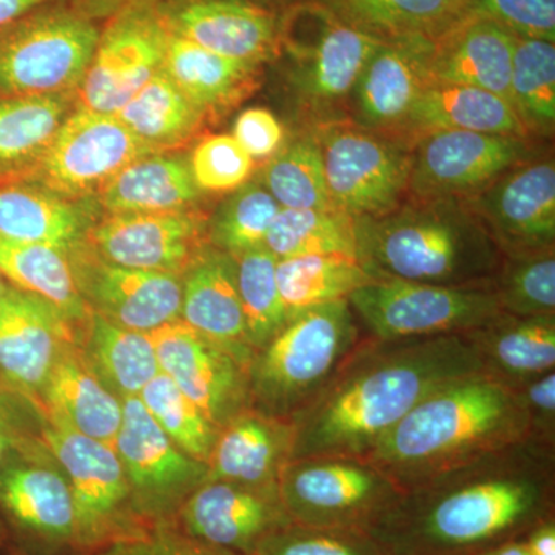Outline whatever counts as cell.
Masks as SVG:
<instances>
[{"label": "cell", "mask_w": 555, "mask_h": 555, "mask_svg": "<svg viewBox=\"0 0 555 555\" xmlns=\"http://www.w3.org/2000/svg\"><path fill=\"white\" fill-rule=\"evenodd\" d=\"M554 444L529 438L403 489L366 531L387 555H477L546 520Z\"/></svg>", "instance_id": "1"}, {"label": "cell", "mask_w": 555, "mask_h": 555, "mask_svg": "<svg viewBox=\"0 0 555 555\" xmlns=\"http://www.w3.org/2000/svg\"><path fill=\"white\" fill-rule=\"evenodd\" d=\"M483 371L480 352L466 334L363 338L315 400L292 420L291 460L363 459L420 401Z\"/></svg>", "instance_id": "2"}, {"label": "cell", "mask_w": 555, "mask_h": 555, "mask_svg": "<svg viewBox=\"0 0 555 555\" xmlns=\"http://www.w3.org/2000/svg\"><path fill=\"white\" fill-rule=\"evenodd\" d=\"M532 438L516 390L489 372L427 396L363 460L403 491L488 452Z\"/></svg>", "instance_id": "3"}, {"label": "cell", "mask_w": 555, "mask_h": 555, "mask_svg": "<svg viewBox=\"0 0 555 555\" xmlns=\"http://www.w3.org/2000/svg\"><path fill=\"white\" fill-rule=\"evenodd\" d=\"M353 225L357 262L372 280L492 288L502 268V250L463 199L411 198Z\"/></svg>", "instance_id": "4"}, {"label": "cell", "mask_w": 555, "mask_h": 555, "mask_svg": "<svg viewBox=\"0 0 555 555\" xmlns=\"http://www.w3.org/2000/svg\"><path fill=\"white\" fill-rule=\"evenodd\" d=\"M349 299L288 317L248 366V408L292 422L334 378L363 339Z\"/></svg>", "instance_id": "5"}, {"label": "cell", "mask_w": 555, "mask_h": 555, "mask_svg": "<svg viewBox=\"0 0 555 555\" xmlns=\"http://www.w3.org/2000/svg\"><path fill=\"white\" fill-rule=\"evenodd\" d=\"M379 40L310 0L283 11L280 50L286 80L312 130L341 124L364 65Z\"/></svg>", "instance_id": "6"}, {"label": "cell", "mask_w": 555, "mask_h": 555, "mask_svg": "<svg viewBox=\"0 0 555 555\" xmlns=\"http://www.w3.org/2000/svg\"><path fill=\"white\" fill-rule=\"evenodd\" d=\"M101 25L69 0H60L0 33V98L78 93Z\"/></svg>", "instance_id": "7"}, {"label": "cell", "mask_w": 555, "mask_h": 555, "mask_svg": "<svg viewBox=\"0 0 555 555\" xmlns=\"http://www.w3.org/2000/svg\"><path fill=\"white\" fill-rule=\"evenodd\" d=\"M43 440L60 463L75 502L78 555L149 531L139 517L118 452L47 416Z\"/></svg>", "instance_id": "8"}, {"label": "cell", "mask_w": 555, "mask_h": 555, "mask_svg": "<svg viewBox=\"0 0 555 555\" xmlns=\"http://www.w3.org/2000/svg\"><path fill=\"white\" fill-rule=\"evenodd\" d=\"M278 492L292 524L366 532L401 489L366 460L312 456L284 466Z\"/></svg>", "instance_id": "9"}, {"label": "cell", "mask_w": 555, "mask_h": 555, "mask_svg": "<svg viewBox=\"0 0 555 555\" xmlns=\"http://www.w3.org/2000/svg\"><path fill=\"white\" fill-rule=\"evenodd\" d=\"M361 328L378 341L462 335L502 313L494 288L372 280L349 298Z\"/></svg>", "instance_id": "10"}, {"label": "cell", "mask_w": 555, "mask_h": 555, "mask_svg": "<svg viewBox=\"0 0 555 555\" xmlns=\"http://www.w3.org/2000/svg\"><path fill=\"white\" fill-rule=\"evenodd\" d=\"M315 131L334 208L352 219H364L383 217L404 203L414 147L346 124Z\"/></svg>", "instance_id": "11"}, {"label": "cell", "mask_w": 555, "mask_h": 555, "mask_svg": "<svg viewBox=\"0 0 555 555\" xmlns=\"http://www.w3.org/2000/svg\"><path fill=\"white\" fill-rule=\"evenodd\" d=\"M112 113L76 105L24 178L69 199H90L124 167L155 153Z\"/></svg>", "instance_id": "12"}, {"label": "cell", "mask_w": 555, "mask_h": 555, "mask_svg": "<svg viewBox=\"0 0 555 555\" xmlns=\"http://www.w3.org/2000/svg\"><path fill=\"white\" fill-rule=\"evenodd\" d=\"M122 409L113 448L129 481L134 509L150 528L170 525L179 507L207 481L208 465L179 449L138 397L124 400Z\"/></svg>", "instance_id": "13"}, {"label": "cell", "mask_w": 555, "mask_h": 555, "mask_svg": "<svg viewBox=\"0 0 555 555\" xmlns=\"http://www.w3.org/2000/svg\"><path fill=\"white\" fill-rule=\"evenodd\" d=\"M170 30L158 3H137L102 22L78 105L116 115L163 69Z\"/></svg>", "instance_id": "14"}, {"label": "cell", "mask_w": 555, "mask_h": 555, "mask_svg": "<svg viewBox=\"0 0 555 555\" xmlns=\"http://www.w3.org/2000/svg\"><path fill=\"white\" fill-rule=\"evenodd\" d=\"M0 517L24 553L78 555L72 489L49 447L0 467Z\"/></svg>", "instance_id": "15"}, {"label": "cell", "mask_w": 555, "mask_h": 555, "mask_svg": "<svg viewBox=\"0 0 555 555\" xmlns=\"http://www.w3.org/2000/svg\"><path fill=\"white\" fill-rule=\"evenodd\" d=\"M409 196L466 199L531 156L528 138L437 130L412 149Z\"/></svg>", "instance_id": "16"}, {"label": "cell", "mask_w": 555, "mask_h": 555, "mask_svg": "<svg viewBox=\"0 0 555 555\" xmlns=\"http://www.w3.org/2000/svg\"><path fill=\"white\" fill-rule=\"evenodd\" d=\"M67 257L87 308L109 323L152 334L181 320V276L113 264L89 241Z\"/></svg>", "instance_id": "17"}, {"label": "cell", "mask_w": 555, "mask_h": 555, "mask_svg": "<svg viewBox=\"0 0 555 555\" xmlns=\"http://www.w3.org/2000/svg\"><path fill=\"white\" fill-rule=\"evenodd\" d=\"M170 525L207 545L254 555L266 537L292 520L278 486L207 480L179 507Z\"/></svg>", "instance_id": "18"}, {"label": "cell", "mask_w": 555, "mask_h": 555, "mask_svg": "<svg viewBox=\"0 0 555 555\" xmlns=\"http://www.w3.org/2000/svg\"><path fill=\"white\" fill-rule=\"evenodd\" d=\"M463 201L503 255L554 247L553 158L525 160Z\"/></svg>", "instance_id": "19"}, {"label": "cell", "mask_w": 555, "mask_h": 555, "mask_svg": "<svg viewBox=\"0 0 555 555\" xmlns=\"http://www.w3.org/2000/svg\"><path fill=\"white\" fill-rule=\"evenodd\" d=\"M159 369L218 426L248 409V371L181 320L152 332Z\"/></svg>", "instance_id": "20"}, {"label": "cell", "mask_w": 555, "mask_h": 555, "mask_svg": "<svg viewBox=\"0 0 555 555\" xmlns=\"http://www.w3.org/2000/svg\"><path fill=\"white\" fill-rule=\"evenodd\" d=\"M89 244L113 264L182 276L208 244L207 221L195 210L107 215Z\"/></svg>", "instance_id": "21"}, {"label": "cell", "mask_w": 555, "mask_h": 555, "mask_svg": "<svg viewBox=\"0 0 555 555\" xmlns=\"http://www.w3.org/2000/svg\"><path fill=\"white\" fill-rule=\"evenodd\" d=\"M171 35L208 51L261 68L276 60L283 11L255 0H164Z\"/></svg>", "instance_id": "22"}, {"label": "cell", "mask_w": 555, "mask_h": 555, "mask_svg": "<svg viewBox=\"0 0 555 555\" xmlns=\"http://www.w3.org/2000/svg\"><path fill=\"white\" fill-rule=\"evenodd\" d=\"M76 339L78 328L53 305L9 284L0 298V382L39 403L62 350Z\"/></svg>", "instance_id": "23"}, {"label": "cell", "mask_w": 555, "mask_h": 555, "mask_svg": "<svg viewBox=\"0 0 555 555\" xmlns=\"http://www.w3.org/2000/svg\"><path fill=\"white\" fill-rule=\"evenodd\" d=\"M430 47L433 42L425 39L379 43L350 96L353 126L377 133L403 129L420 93L429 83Z\"/></svg>", "instance_id": "24"}, {"label": "cell", "mask_w": 555, "mask_h": 555, "mask_svg": "<svg viewBox=\"0 0 555 555\" xmlns=\"http://www.w3.org/2000/svg\"><path fill=\"white\" fill-rule=\"evenodd\" d=\"M181 321L228 350L244 367L255 357L236 283V259L207 244L185 270Z\"/></svg>", "instance_id": "25"}, {"label": "cell", "mask_w": 555, "mask_h": 555, "mask_svg": "<svg viewBox=\"0 0 555 555\" xmlns=\"http://www.w3.org/2000/svg\"><path fill=\"white\" fill-rule=\"evenodd\" d=\"M516 36L492 22L466 16L434 40L427 60L429 82L477 87L511 104Z\"/></svg>", "instance_id": "26"}, {"label": "cell", "mask_w": 555, "mask_h": 555, "mask_svg": "<svg viewBox=\"0 0 555 555\" xmlns=\"http://www.w3.org/2000/svg\"><path fill=\"white\" fill-rule=\"evenodd\" d=\"M96 222L90 199L65 198L27 179L0 182L3 238L46 244L68 255L89 241Z\"/></svg>", "instance_id": "27"}, {"label": "cell", "mask_w": 555, "mask_h": 555, "mask_svg": "<svg viewBox=\"0 0 555 555\" xmlns=\"http://www.w3.org/2000/svg\"><path fill=\"white\" fill-rule=\"evenodd\" d=\"M292 443L291 422L248 408L219 433L207 480L278 486L281 470L291 462Z\"/></svg>", "instance_id": "28"}, {"label": "cell", "mask_w": 555, "mask_h": 555, "mask_svg": "<svg viewBox=\"0 0 555 555\" xmlns=\"http://www.w3.org/2000/svg\"><path fill=\"white\" fill-rule=\"evenodd\" d=\"M49 418L60 420L82 436L115 444L122 423V400L90 371L76 341L62 350L39 397Z\"/></svg>", "instance_id": "29"}, {"label": "cell", "mask_w": 555, "mask_h": 555, "mask_svg": "<svg viewBox=\"0 0 555 555\" xmlns=\"http://www.w3.org/2000/svg\"><path fill=\"white\" fill-rule=\"evenodd\" d=\"M437 130L529 137L505 98L477 87L429 82L400 131L422 137Z\"/></svg>", "instance_id": "30"}, {"label": "cell", "mask_w": 555, "mask_h": 555, "mask_svg": "<svg viewBox=\"0 0 555 555\" xmlns=\"http://www.w3.org/2000/svg\"><path fill=\"white\" fill-rule=\"evenodd\" d=\"M486 372L517 386L554 371L555 315L516 317L499 313L483 326L467 332Z\"/></svg>", "instance_id": "31"}, {"label": "cell", "mask_w": 555, "mask_h": 555, "mask_svg": "<svg viewBox=\"0 0 555 555\" xmlns=\"http://www.w3.org/2000/svg\"><path fill=\"white\" fill-rule=\"evenodd\" d=\"M199 192L189 160L155 152L124 167L101 190L100 203L107 215L167 214L189 210Z\"/></svg>", "instance_id": "32"}, {"label": "cell", "mask_w": 555, "mask_h": 555, "mask_svg": "<svg viewBox=\"0 0 555 555\" xmlns=\"http://www.w3.org/2000/svg\"><path fill=\"white\" fill-rule=\"evenodd\" d=\"M87 366L119 400L139 397L159 374L152 335L130 331L90 313L76 339Z\"/></svg>", "instance_id": "33"}, {"label": "cell", "mask_w": 555, "mask_h": 555, "mask_svg": "<svg viewBox=\"0 0 555 555\" xmlns=\"http://www.w3.org/2000/svg\"><path fill=\"white\" fill-rule=\"evenodd\" d=\"M358 31L379 40H437L466 17L467 0H315Z\"/></svg>", "instance_id": "34"}, {"label": "cell", "mask_w": 555, "mask_h": 555, "mask_svg": "<svg viewBox=\"0 0 555 555\" xmlns=\"http://www.w3.org/2000/svg\"><path fill=\"white\" fill-rule=\"evenodd\" d=\"M76 94L0 98V182L24 178L75 109Z\"/></svg>", "instance_id": "35"}, {"label": "cell", "mask_w": 555, "mask_h": 555, "mask_svg": "<svg viewBox=\"0 0 555 555\" xmlns=\"http://www.w3.org/2000/svg\"><path fill=\"white\" fill-rule=\"evenodd\" d=\"M259 69L254 65L219 56L171 33L163 65V72L171 82L204 115L240 101L254 86Z\"/></svg>", "instance_id": "36"}, {"label": "cell", "mask_w": 555, "mask_h": 555, "mask_svg": "<svg viewBox=\"0 0 555 555\" xmlns=\"http://www.w3.org/2000/svg\"><path fill=\"white\" fill-rule=\"evenodd\" d=\"M0 275L10 286L49 301L78 328L90 318L64 251L0 236Z\"/></svg>", "instance_id": "37"}, {"label": "cell", "mask_w": 555, "mask_h": 555, "mask_svg": "<svg viewBox=\"0 0 555 555\" xmlns=\"http://www.w3.org/2000/svg\"><path fill=\"white\" fill-rule=\"evenodd\" d=\"M116 116L134 137L156 152L188 142L206 118L163 69Z\"/></svg>", "instance_id": "38"}, {"label": "cell", "mask_w": 555, "mask_h": 555, "mask_svg": "<svg viewBox=\"0 0 555 555\" xmlns=\"http://www.w3.org/2000/svg\"><path fill=\"white\" fill-rule=\"evenodd\" d=\"M278 287L287 315L299 310L347 299L372 278L357 259L335 255H310L278 259Z\"/></svg>", "instance_id": "39"}, {"label": "cell", "mask_w": 555, "mask_h": 555, "mask_svg": "<svg viewBox=\"0 0 555 555\" xmlns=\"http://www.w3.org/2000/svg\"><path fill=\"white\" fill-rule=\"evenodd\" d=\"M264 247L276 259L335 255L356 259V225L343 211L281 208Z\"/></svg>", "instance_id": "40"}, {"label": "cell", "mask_w": 555, "mask_h": 555, "mask_svg": "<svg viewBox=\"0 0 555 555\" xmlns=\"http://www.w3.org/2000/svg\"><path fill=\"white\" fill-rule=\"evenodd\" d=\"M511 105L526 133L551 137L555 126V43L516 38Z\"/></svg>", "instance_id": "41"}, {"label": "cell", "mask_w": 555, "mask_h": 555, "mask_svg": "<svg viewBox=\"0 0 555 555\" xmlns=\"http://www.w3.org/2000/svg\"><path fill=\"white\" fill-rule=\"evenodd\" d=\"M261 184L281 208H334L328 198L323 153L317 131L301 134L280 150L262 170Z\"/></svg>", "instance_id": "42"}, {"label": "cell", "mask_w": 555, "mask_h": 555, "mask_svg": "<svg viewBox=\"0 0 555 555\" xmlns=\"http://www.w3.org/2000/svg\"><path fill=\"white\" fill-rule=\"evenodd\" d=\"M280 210L261 182H246L207 222L208 244L233 258L262 247Z\"/></svg>", "instance_id": "43"}, {"label": "cell", "mask_w": 555, "mask_h": 555, "mask_svg": "<svg viewBox=\"0 0 555 555\" xmlns=\"http://www.w3.org/2000/svg\"><path fill=\"white\" fill-rule=\"evenodd\" d=\"M236 259V283L248 341L255 353L286 326L288 315L276 280L278 259L266 248L257 247Z\"/></svg>", "instance_id": "44"}, {"label": "cell", "mask_w": 555, "mask_h": 555, "mask_svg": "<svg viewBox=\"0 0 555 555\" xmlns=\"http://www.w3.org/2000/svg\"><path fill=\"white\" fill-rule=\"evenodd\" d=\"M138 398L179 449L199 462L208 463L221 429L166 374L159 372Z\"/></svg>", "instance_id": "45"}, {"label": "cell", "mask_w": 555, "mask_h": 555, "mask_svg": "<svg viewBox=\"0 0 555 555\" xmlns=\"http://www.w3.org/2000/svg\"><path fill=\"white\" fill-rule=\"evenodd\" d=\"M492 288L502 312L516 317L555 315L554 247L503 255Z\"/></svg>", "instance_id": "46"}, {"label": "cell", "mask_w": 555, "mask_h": 555, "mask_svg": "<svg viewBox=\"0 0 555 555\" xmlns=\"http://www.w3.org/2000/svg\"><path fill=\"white\" fill-rule=\"evenodd\" d=\"M254 555H387L361 531L288 525L266 537Z\"/></svg>", "instance_id": "47"}, {"label": "cell", "mask_w": 555, "mask_h": 555, "mask_svg": "<svg viewBox=\"0 0 555 555\" xmlns=\"http://www.w3.org/2000/svg\"><path fill=\"white\" fill-rule=\"evenodd\" d=\"M195 184L204 192H230L246 184L254 159L232 134L201 141L189 159Z\"/></svg>", "instance_id": "48"}, {"label": "cell", "mask_w": 555, "mask_h": 555, "mask_svg": "<svg viewBox=\"0 0 555 555\" xmlns=\"http://www.w3.org/2000/svg\"><path fill=\"white\" fill-rule=\"evenodd\" d=\"M46 423L38 401L0 382V467L46 448Z\"/></svg>", "instance_id": "49"}, {"label": "cell", "mask_w": 555, "mask_h": 555, "mask_svg": "<svg viewBox=\"0 0 555 555\" xmlns=\"http://www.w3.org/2000/svg\"><path fill=\"white\" fill-rule=\"evenodd\" d=\"M466 16L492 22L516 38L555 43V0H467Z\"/></svg>", "instance_id": "50"}, {"label": "cell", "mask_w": 555, "mask_h": 555, "mask_svg": "<svg viewBox=\"0 0 555 555\" xmlns=\"http://www.w3.org/2000/svg\"><path fill=\"white\" fill-rule=\"evenodd\" d=\"M89 555H240L182 534L171 525H158L133 539L120 540Z\"/></svg>", "instance_id": "51"}, {"label": "cell", "mask_w": 555, "mask_h": 555, "mask_svg": "<svg viewBox=\"0 0 555 555\" xmlns=\"http://www.w3.org/2000/svg\"><path fill=\"white\" fill-rule=\"evenodd\" d=\"M528 416L532 438L554 444L555 372L550 371L521 385L511 386Z\"/></svg>", "instance_id": "52"}, {"label": "cell", "mask_w": 555, "mask_h": 555, "mask_svg": "<svg viewBox=\"0 0 555 555\" xmlns=\"http://www.w3.org/2000/svg\"><path fill=\"white\" fill-rule=\"evenodd\" d=\"M232 137L251 159L269 158L283 144L284 130L280 120L266 108H248L241 113Z\"/></svg>", "instance_id": "53"}, {"label": "cell", "mask_w": 555, "mask_h": 555, "mask_svg": "<svg viewBox=\"0 0 555 555\" xmlns=\"http://www.w3.org/2000/svg\"><path fill=\"white\" fill-rule=\"evenodd\" d=\"M76 9L98 22L107 21L113 14L137 3H160L164 0H69Z\"/></svg>", "instance_id": "54"}, {"label": "cell", "mask_w": 555, "mask_h": 555, "mask_svg": "<svg viewBox=\"0 0 555 555\" xmlns=\"http://www.w3.org/2000/svg\"><path fill=\"white\" fill-rule=\"evenodd\" d=\"M60 0H0V33L16 24L31 11Z\"/></svg>", "instance_id": "55"}, {"label": "cell", "mask_w": 555, "mask_h": 555, "mask_svg": "<svg viewBox=\"0 0 555 555\" xmlns=\"http://www.w3.org/2000/svg\"><path fill=\"white\" fill-rule=\"evenodd\" d=\"M524 542L529 555H555L554 520L546 518L537 524Z\"/></svg>", "instance_id": "56"}, {"label": "cell", "mask_w": 555, "mask_h": 555, "mask_svg": "<svg viewBox=\"0 0 555 555\" xmlns=\"http://www.w3.org/2000/svg\"><path fill=\"white\" fill-rule=\"evenodd\" d=\"M477 555H529L526 550L525 542H518V540H507V542L500 543L488 550L481 551Z\"/></svg>", "instance_id": "57"}, {"label": "cell", "mask_w": 555, "mask_h": 555, "mask_svg": "<svg viewBox=\"0 0 555 555\" xmlns=\"http://www.w3.org/2000/svg\"><path fill=\"white\" fill-rule=\"evenodd\" d=\"M261 5L269 7V9L276 11H286L291 7L298 5V3L310 2V0H255Z\"/></svg>", "instance_id": "58"}, {"label": "cell", "mask_w": 555, "mask_h": 555, "mask_svg": "<svg viewBox=\"0 0 555 555\" xmlns=\"http://www.w3.org/2000/svg\"><path fill=\"white\" fill-rule=\"evenodd\" d=\"M10 539L11 537L9 528H7L5 521H3L2 517H0V551H2L3 547L9 545Z\"/></svg>", "instance_id": "59"}, {"label": "cell", "mask_w": 555, "mask_h": 555, "mask_svg": "<svg viewBox=\"0 0 555 555\" xmlns=\"http://www.w3.org/2000/svg\"><path fill=\"white\" fill-rule=\"evenodd\" d=\"M7 287H9V283H7V281L3 280V276L0 275V298L5 294Z\"/></svg>", "instance_id": "60"}, {"label": "cell", "mask_w": 555, "mask_h": 555, "mask_svg": "<svg viewBox=\"0 0 555 555\" xmlns=\"http://www.w3.org/2000/svg\"><path fill=\"white\" fill-rule=\"evenodd\" d=\"M17 555H30V554L24 553V551H22V553L17 554Z\"/></svg>", "instance_id": "61"}]
</instances>
